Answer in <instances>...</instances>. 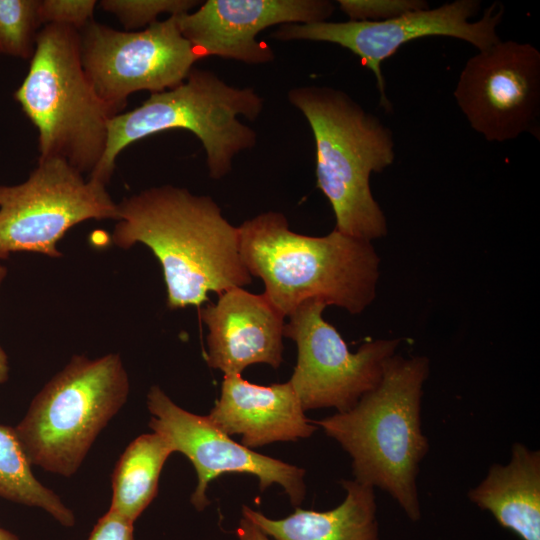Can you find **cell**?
Returning <instances> with one entry per match:
<instances>
[{
  "label": "cell",
  "instance_id": "2",
  "mask_svg": "<svg viewBox=\"0 0 540 540\" xmlns=\"http://www.w3.org/2000/svg\"><path fill=\"white\" fill-rule=\"evenodd\" d=\"M238 232L245 266L285 318L310 299L359 314L376 296L380 258L369 241L335 228L321 237L299 234L276 211L244 221Z\"/></svg>",
  "mask_w": 540,
  "mask_h": 540
},
{
  "label": "cell",
  "instance_id": "14",
  "mask_svg": "<svg viewBox=\"0 0 540 540\" xmlns=\"http://www.w3.org/2000/svg\"><path fill=\"white\" fill-rule=\"evenodd\" d=\"M334 11L335 4L328 0H208L177 19L182 35L203 57L264 64L275 56L256 39L261 31L275 25L327 21Z\"/></svg>",
  "mask_w": 540,
  "mask_h": 540
},
{
  "label": "cell",
  "instance_id": "18",
  "mask_svg": "<svg viewBox=\"0 0 540 540\" xmlns=\"http://www.w3.org/2000/svg\"><path fill=\"white\" fill-rule=\"evenodd\" d=\"M344 501L324 512L296 509L283 519H270L243 506L248 518L274 540H379L374 488L355 480H342Z\"/></svg>",
  "mask_w": 540,
  "mask_h": 540
},
{
  "label": "cell",
  "instance_id": "3",
  "mask_svg": "<svg viewBox=\"0 0 540 540\" xmlns=\"http://www.w3.org/2000/svg\"><path fill=\"white\" fill-rule=\"evenodd\" d=\"M428 374L426 357L394 354L354 407L315 421L351 456L354 480L386 491L412 521L421 516L416 481L429 450L420 417Z\"/></svg>",
  "mask_w": 540,
  "mask_h": 540
},
{
  "label": "cell",
  "instance_id": "19",
  "mask_svg": "<svg viewBox=\"0 0 540 540\" xmlns=\"http://www.w3.org/2000/svg\"><path fill=\"white\" fill-rule=\"evenodd\" d=\"M173 452L156 432L135 438L115 465L110 509L134 523L156 497L160 473Z\"/></svg>",
  "mask_w": 540,
  "mask_h": 540
},
{
  "label": "cell",
  "instance_id": "22",
  "mask_svg": "<svg viewBox=\"0 0 540 540\" xmlns=\"http://www.w3.org/2000/svg\"><path fill=\"white\" fill-rule=\"evenodd\" d=\"M196 0H102L101 8L117 17L127 31L148 27L159 15L169 16L190 12L200 5Z\"/></svg>",
  "mask_w": 540,
  "mask_h": 540
},
{
  "label": "cell",
  "instance_id": "5",
  "mask_svg": "<svg viewBox=\"0 0 540 540\" xmlns=\"http://www.w3.org/2000/svg\"><path fill=\"white\" fill-rule=\"evenodd\" d=\"M263 105L254 89L231 86L214 72L193 67L181 84L151 93L140 106L111 118L104 155L88 177L107 185L119 153L128 145L184 129L201 141L209 175L219 180L232 170L233 158L257 142L256 132L238 117L254 121Z\"/></svg>",
  "mask_w": 540,
  "mask_h": 540
},
{
  "label": "cell",
  "instance_id": "4",
  "mask_svg": "<svg viewBox=\"0 0 540 540\" xmlns=\"http://www.w3.org/2000/svg\"><path fill=\"white\" fill-rule=\"evenodd\" d=\"M287 97L312 130L317 187L332 206L335 229L369 242L386 236V217L369 182L371 173L394 162L391 130L347 93L332 87H296Z\"/></svg>",
  "mask_w": 540,
  "mask_h": 540
},
{
  "label": "cell",
  "instance_id": "21",
  "mask_svg": "<svg viewBox=\"0 0 540 540\" xmlns=\"http://www.w3.org/2000/svg\"><path fill=\"white\" fill-rule=\"evenodd\" d=\"M40 0H0V55L30 60L42 25Z\"/></svg>",
  "mask_w": 540,
  "mask_h": 540
},
{
  "label": "cell",
  "instance_id": "25",
  "mask_svg": "<svg viewBox=\"0 0 540 540\" xmlns=\"http://www.w3.org/2000/svg\"><path fill=\"white\" fill-rule=\"evenodd\" d=\"M88 540H135L133 522L109 508L98 519Z\"/></svg>",
  "mask_w": 540,
  "mask_h": 540
},
{
  "label": "cell",
  "instance_id": "23",
  "mask_svg": "<svg viewBox=\"0 0 540 540\" xmlns=\"http://www.w3.org/2000/svg\"><path fill=\"white\" fill-rule=\"evenodd\" d=\"M337 3L351 21H384L429 8L423 0H338Z\"/></svg>",
  "mask_w": 540,
  "mask_h": 540
},
{
  "label": "cell",
  "instance_id": "10",
  "mask_svg": "<svg viewBox=\"0 0 540 540\" xmlns=\"http://www.w3.org/2000/svg\"><path fill=\"white\" fill-rule=\"evenodd\" d=\"M478 0H455L434 9L405 13L384 21H322L280 25L271 37L281 41L309 40L337 44L358 56L377 81L380 104L391 109L381 64L404 44L431 36L466 41L479 51L500 41L497 27L504 15L501 3H492L480 20L470 22L480 9Z\"/></svg>",
  "mask_w": 540,
  "mask_h": 540
},
{
  "label": "cell",
  "instance_id": "13",
  "mask_svg": "<svg viewBox=\"0 0 540 540\" xmlns=\"http://www.w3.org/2000/svg\"><path fill=\"white\" fill-rule=\"evenodd\" d=\"M152 417L149 427L164 437L174 452H181L193 464L197 486L191 503L201 511L210 501L206 490L211 480L224 473H248L259 479L261 490L280 484L293 505L305 497V470L254 452L233 441L208 416L196 415L176 405L157 385L147 394Z\"/></svg>",
  "mask_w": 540,
  "mask_h": 540
},
{
  "label": "cell",
  "instance_id": "8",
  "mask_svg": "<svg viewBox=\"0 0 540 540\" xmlns=\"http://www.w3.org/2000/svg\"><path fill=\"white\" fill-rule=\"evenodd\" d=\"M90 219L119 220L106 185L63 159H38L24 182L0 186V260L16 252L60 257L57 243Z\"/></svg>",
  "mask_w": 540,
  "mask_h": 540
},
{
  "label": "cell",
  "instance_id": "27",
  "mask_svg": "<svg viewBox=\"0 0 540 540\" xmlns=\"http://www.w3.org/2000/svg\"><path fill=\"white\" fill-rule=\"evenodd\" d=\"M7 274V268L0 263V286ZM9 376L8 357L0 345V384L5 383Z\"/></svg>",
  "mask_w": 540,
  "mask_h": 540
},
{
  "label": "cell",
  "instance_id": "15",
  "mask_svg": "<svg viewBox=\"0 0 540 540\" xmlns=\"http://www.w3.org/2000/svg\"><path fill=\"white\" fill-rule=\"evenodd\" d=\"M215 304L199 311L207 325V364L224 375H236L248 366L282 362L285 317L262 294L242 287L218 295Z\"/></svg>",
  "mask_w": 540,
  "mask_h": 540
},
{
  "label": "cell",
  "instance_id": "28",
  "mask_svg": "<svg viewBox=\"0 0 540 540\" xmlns=\"http://www.w3.org/2000/svg\"><path fill=\"white\" fill-rule=\"evenodd\" d=\"M0 540H20L15 534L0 527Z\"/></svg>",
  "mask_w": 540,
  "mask_h": 540
},
{
  "label": "cell",
  "instance_id": "17",
  "mask_svg": "<svg viewBox=\"0 0 540 540\" xmlns=\"http://www.w3.org/2000/svg\"><path fill=\"white\" fill-rule=\"evenodd\" d=\"M468 498L522 540H540V452L515 443L510 461L493 464Z\"/></svg>",
  "mask_w": 540,
  "mask_h": 540
},
{
  "label": "cell",
  "instance_id": "7",
  "mask_svg": "<svg viewBox=\"0 0 540 540\" xmlns=\"http://www.w3.org/2000/svg\"><path fill=\"white\" fill-rule=\"evenodd\" d=\"M119 354L73 356L38 392L14 427L31 465L69 477L129 394Z\"/></svg>",
  "mask_w": 540,
  "mask_h": 540
},
{
  "label": "cell",
  "instance_id": "16",
  "mask_svg": "<svg viewBox=\"0 0 540 540\" xmlns=\"http://www.w3.org/2000/svg\"><path fill=\"white\" fill-rule=\"evenodd\" d=\"M304 412L289 381L261 386L236 374L224 375L208 418L227 435L240 434L242 445L250 449L309 437L316 427Z\"/></svg>",
  "mask_w": 540,
  "mask_h": 540
},
{
  "label": "cell",
  "instance_id": "20",
  "mask_svg": "<svg viewBox=\"0 0 540 540\" xmlns=\"http://www.w3.org/2000/svg\"><path fill=\"white\" fill-rule=\"evenodd\" d=\"M14 427L0 424V497L48 512L65 527L75 525V516L60 497L33 475Z\"/></svg>",
  "mask_w": 540,
  "mask_h": 540
},
{
  "label": "cell",
  "instance_id": "9",
  "mask_svg": "<svg viewBox=\"0 0 540 540\" xmlns=\"http://www.w3.org/2000/svg\"><path fill=\"white\" fill-rule=\"evenodd\" d=\"M79 34L88 79L119 113L135 92L157 93L181 84L203 58L182 35L177 15L140 31H119L92 19Z\"/></svg>",
  "mask_w": 540,
  "mask_h": 540
},
{
  "label": "cell",
  "instance_id": "11",
  "mask_svg": "<svg viewBox=\"0 0 540 540\" xmlns=\"http://www.w3.org/2000/svg\"><path fill=\"white\" fill-rule=\"evenodd\" d=\"M326 306L321 300L310 299L288 316L284 336L292 339L298 350L289 382L304 411L336 408L344 412L379 384L384 364L400 341H368L352 353L339 332L324 320Z\"/></svg>",
  "mask_w": 540,
  "mask_h": 540
},
{
  "label": "cell",
  "instance_id": "6",
  "mask_svg": "<svg viewBox=\"0 0 540 540\" xmlns=\"http://www.w3.org/2000/svg\"><path fill=\"white\" fill-rule=\"evenodd\" d=\"M14 97L38 131V159H63L88 176L95 170L108 124L119 112L99 97L86 75L78 30L56 24L40 29Z\"/></svg>",
  "mask_w": 540,
  "mask_h": 540
},
{
  "label": "cell",
  "instance_id": "24",
  "mask_svg": "<svg viewBox=\"0 0 540 540\" xmlns=\"http://www.w3.org/2000/svg\"><path fill=\"white\" fill-rule=\"evenodd\" d=\"M95 0H40L39 14L42 25L56 24L83 29L93 17Z\"/></svg>",
  "mask_w": 540,
  "mask_h": 540
},
{
  "label": "cell",
  "instance_id": "1",
  "mask_svg": "<svg viewBox=\"0 0 540 540\" xmlns=\"http://www.w3.org/2000/svg\"><path fill=\"white\" fill-rule=\"evenodd\" d=\"M117 208L113 243L124 249L141 243L153 252L162 267L169 309L200 307L209 301V292L220 295L251 283L238 227L210 196L163 185L125 197Z\"/></svg>",
  "mask_w": 540,
  "mask_h": 540
},
{
  "label": "cell",
  "instance_id": "26",
  "mask_svg": "<svg viewBox=\"0 0 540 540\" xmlns=\"http://www.w3.org/2000/svg\"><path fill=\"white\" fill-rule=\"evenodd\" d=\"M236 534L237 540H270L268 535L246 517L240 520Z\"/></svg>",
  "mask_w": 540,
  "mask_h": 540
},
{
  "label": "cell",
  "instance_id": "12",
  "mask_svg": "<svg viewBox=\"0 0 540 540\" xmlns=\"http://www.w3.org/2000/svg\"><path fill=\"white\" fill-rule=\"evenodd\" d=\"M471 127L488 141L535 132L540 111V52L501 40L472 56L454 91Z\"/></svg>",
  "mask_w": 540,
  "mask_h": 540
}]
</instances>
